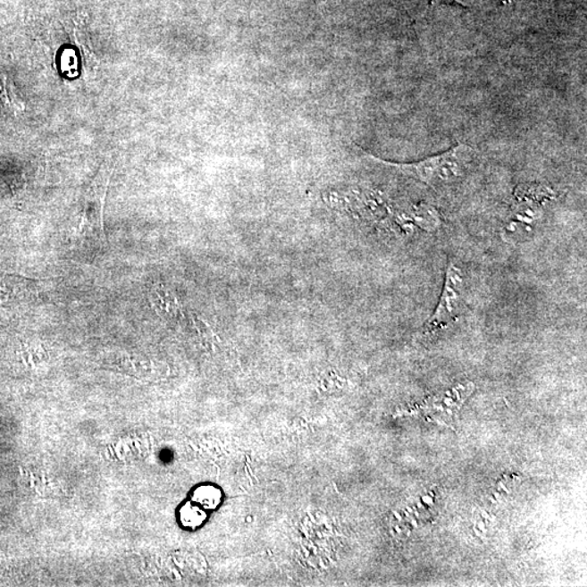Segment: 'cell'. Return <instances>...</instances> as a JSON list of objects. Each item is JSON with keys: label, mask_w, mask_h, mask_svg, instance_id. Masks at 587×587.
I'll return each instance as SVG.
<instances>
[{"label": "cell", "mask_w": 587, "mask_h": 587, "mask_svg": "<svg viewBox=\"0 0 587 587\" xmlns=\"http://www.w3.org/2000/svg\"><path fill=\"white\" fill-rule=\"evenodd\" d=\"M473 158V148L466 145H459L444 154L424 159L423 162L401 164L398 168L410 177L419 180L420 182L436 187V185L453 183L463 178L468 172Z\"/></svg>", "instance_id": "cell-1"}, {"label": "cell", "mask_w": 587, "mask_h": 587, "mask_svg": "<svg viewBox=\"0 0 587 587\" xmlns=\"http://www.w3.org/2000/svg\"><path fill=\"white\" fill-rule=\"evenodd\" d=\"M22 279H0V303H10L32 295L33 286Z\"/></svg>", "instance_id": "cell-5"}, {"label": "cell", "mask_w": 587, "mask_h": 587, "mask_svg": "<svg viewBox=\"0 0 587 587\" xmlns=\"http://www.w3.org/2000/svg\"><path fill=\"white\" fill-rule=\"evenodd\" d=\"M149 302L160 318L179 321L183 318V307L172 289L164 284H155L149 292Z\"/></svg>", "instance_id": "cell-4"}, {"label": "cell", "mask_w": 587, "mask_h": 587, "mask_svg": "<svg viewBox=\"0 0 587 587\" xmlns=\"http://www.w3.org/2000/svg\"><path fill=\"white\" fill-rule=\"evenodd\" d=\"M109 178L110 173L106 172L99 174V177L95 180L93 189H90L87 203H85L81 222V229L88 228L92 230L93 232H96L103 239H105L103 220L104 204L105 197H106Z\"/></svg>", "instance_id": "cell-3"}, {"label": "cell", "mask_w": 587, "mask_h": 587, "mask_svg": "<svg viewBox=\"0 0 587 587\" xmlns=\"http://www.w3.org/2000/svg\"><path fill=\"white\" fill-rule=\"evenodd\" d=\"M463 285V274H461L460 270L453 263H450L448 270H446L445 285L440 303L432 317L430 318L428 324H426L428 331L445 328L446 325L458 319L461 313V306H463V299H461L460 294Z\"/></svg>", "instance_id": "cell-2"}, {"label": "cell", "mask_w": 587, "mask_h": 587, "mask_svg": "<svg viewBox=\"0 0 587 587\" xmlns=\"http://www.w3.org/2000/svg\"><path fill=\"white\" fill-rule=\"evenodd\" d=\"M179 518L184 528L194 530L204 524L207 519V514L203 507L196 503H188L180 509Z\"/></svg>", "instance_id": "cell-6"}, {"label": "cell", "mask_w": 587, "mask_h": 587, "mask_svg": "<svg viewBox=\"0 0 587 587\" xmlns=\"http://www.w3.org/2000/svg\"><path fill=\"white\" fill-rule=\"evenodd\" d=\"M222 499L219 489L212 485H204L196 489L193 494L194 503L203 507L204 509L217 508Z\"/></svg>", "instance_id": "cell-7"}]
</instances>
